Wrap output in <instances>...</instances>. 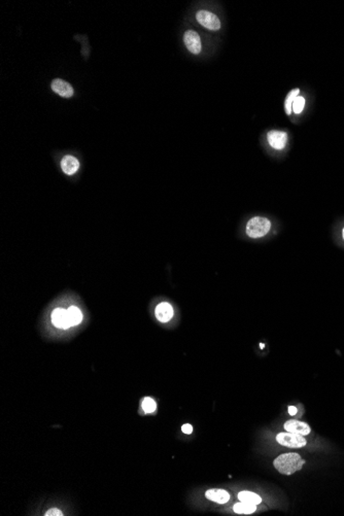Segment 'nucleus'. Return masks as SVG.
Instances as JSON below:
<instances>
[{"label": "nucleus", "mask_w": 344, "mask_h": 516, "mask_svg": "<svg viewBox=\"0 0 344 516\" xmlns=\"http://www.w3.org/2000/svg\"><path fill=\"white\" fill-rule=\"evenodd\" d=\"M299 93H300V89L296 88V89H293L285 97V100H284V111H285L286 114H288V116H291V113L293 112V108H292L293 102H294L295 98L298 96Z\"/></svg>", "instance_id": "13"}, {"label": "nucleus", "mask_w": 344, "mask_h": 516, "mask_svg": "<svg viewBox=\"0 0 344 516\" xmlns=\"http://www.w3.org/2000/svg\"><path fill=\"white\" fill-rule=\"evenodd\" d=\"M276 440L282 446L289 448H303L307 445V440L302 435L285 432L279 433L276 436Z\"/></svg>", "instance_id": "4"}, {"label": "nucleus", "mask_w": 344, "mask_h": 516, "mask_svg": "<svg viewBox=\"0 0 344 516\" xmlns=\"http://www.w3.org/2000/svg\"><path fill=\"white\" fill-rule=\"evenodd\" d=\"M184 42L186 48L194 55H198L201 52L202 45L199 34L194 30H187L184 34Z\"/></svg>", "instance_id": "6"}, {"label": "nucleus", "mask_w": 344, "mask_h": 516, "mask_svg": "<svg viewBox=\"0 0 344 516\" xmlns=\"http://www.w3.org/2000/svg\"><path fill=\"white\" fill-rule=\"evenodd\" d=\"M267 141L272 149L281 151L288 143V133L279 130H271L267 133Z\"/></svg>", "instance_id": "5"}, {"label": "nucleus", "mask_w": 344, "mask_h": 516, "mask_svg": "<svg viewBox=\"0 0 344 516\" xmlns=\"http://www.w3.org/2000/svg\"><path fill=\"white\" fill-rule=\"evenodd\" d=\"M156 318L161 323H168L172 318H174V307H172L168 302H162L160 303L155 310Z\"/></svg>", "instance_id": "10"}, {"label": "nucleus", "mask_w": 344, "mask_h": 516, "mask_svg": "<svg viewBox=\"0 0 344 516\" xmlns=\"http://www.w3.org/2000/svg\"><path fill=\"white\" fill-rule=\"evenodd\" d=\"M205 496H206V498L208 500H210L212 502H216V503H219V504H225L229 500H230V495H229V493H227L224 490H219V489L208 490L206 492Z\"/></svg>", "instance_id": "12"}, {"label": "nucleus", "mask_w": 344, "mask_h": 516, "mask_svg": "<svg viewBox=\"0 0 344 516\" xmlns=\"http://www.w3.org/2000/svg\"><path fill=\"white\" fill-rule=\"evenodd\" d=\"M182 431L185 433V434H191L193 432V426L189 423H186L182 426Z\"/></svg>", "instance_id": "20"}, {"label": "nucleus", "mask_w": 344, "mask_h": 516, "mask_svg": "<svg viewBox=\"0 0 344 516\" xmlns=\"http://www.w3.org/2000/svg\"><path fill=\"white\" fill-rule=\"evenodd\" d=\"M284 428L286 432L302 435V436H308L311 434V428L307 423H305L303 421L295 420V419H291V420L286 421L284 423Z\"/></svg>", "instance_id": "9"}, {"label": "nucleus", "mask_w": 344, "mask_h": 516, "mask_svg": "<svg viewBox=\"0 0 344 516\" xmlns=\"http://www.w3.org/2000/svg\"><path fill=\"white\" fill-rule=\"evenodd\" d=\"M52 323L59 329H68L71 327L67 310L64 308H56L52 313Z\"/></svg>", "instance_id": "8"}, {"label": "nucleus", "mask_w": 344, "mask_h": 516, "mask_svg": "<svg viewBox=\"0 0 344 516\" xmlns=\"http://www.w3.org/2000/svg\"><path fill=\"white\" fill-rule=\"evenodd\" d=\"M341 237H342V240L344 241V227L342 228V231H341Z\"/></svg>", "instance_id": "22"}, {"label": "nucleus", "mask_w": 344, "mask_h": 516, "mask_svg": "<svg viewBox=\"0 0 344 516\" xmlns=\"http://www.w3.org/2000/svg\"><path fill=\"white\" fill-rule=\"evenodd\" d=\"M297 412H298V410H297V408H296L295 406H290V407H289V413H290V415H296V414H297Z\"/></svg>", "instance_id": "21"}, {"label": "nucleus", "mask_w": 344, "mask_h": 516, "mask_svg": "<svg viewBox=\"0 0 344 516\" xmlns=\"http://www.w3.org/2000/svg\"><path fill=\"white\" fill-rule=\"evenodd\" d=\"M304 107H305V98H304L303 96L298 95V96L295 98L294 102H293V106H292L293 111H294L296 114H299V113H301V112L303 111Z\"/></svg>", "instance_id": "17"}, {"label": "nucleus", "mask_w": 344, "mask_h": 516, "mask_svg": "<svg viewBox=\"0 0 344 516\" xmlns=\"http://www.w3.org/2000/svg\"><path fill=\"white\" fill-rule=\"evenodd\" d=\"M61 168L67 176H72L79 168L78 160L73 156H65L61 161Z\"/></svg>", "instance_id": "11"}, {"label": "nucleus", "mask_w": 344, "mask_h": 516, "mask_svg": "<svg viewBox=\"0 0 344 516\" xmlns=\"http://www.w3.org/2000/svg\"><path fill=\"white\" fill-rule=\"evenodd\" d=\"M196 20L197 22L203 26L204 28H206V29L208 30H212V31H218L221 29V20L219 19V17L211 13V12H208V11H199L197 14H196Z\"/></svg>", "instance_id": "3"}, {"label": "nucleus", "mask_w": 344, "mask_h": 516, "mask_svg": "<svg viewBox=\"0 0 344 516\" xmlns=\"http://www.w3.org/2000/svg\"><path fill=\"white\" fill-rule=\"evenodd\" d=\"M271 222L264 217H253L251 218L245 227L246 235L249 238L257 239L266 236L271 230Z\"/></svg>", "instance_id": "2"}, {"label": "nucleus", "mask_w": 344, "mask_h": 516, "mask_svg": "<svg viewBox=\"0 0 344 516\" xmlns=\"http://www.w3.org/2000/svg\"><path fill=\"white\" fill-rule=\"evenodd\" d=\"M157 408V404L152 398H146L142 402V409L147 413H153Z\"/></svg>", "instance_id": "18"}, {"label": "nucleus", "mask_w": 344, "mask_h": 516, "mask_svg": "<svg viewBox=\"0 0 344 516\" xmlns=\"http://www.w3.org/2000/svg\"><path fill=\"white\" fill-rule=\"evenodd\" d=\"M51 87L56 94H58L64 98H70L73 96L74 93L72 85L61 78H55L51 83Z\"/></svg>", "instance_id": "7"}, {"label": "nucleus", "mask_w": 344, "mask_h": 516, "mask_svg": "<svg viewBox=\"0 0 344 516\" xmlns=\"http://www.w3.org/2000/svg\"><path fill=\"white\" fill-rule=\"evenodd\" d=\"M67 313H68V318H69L71 327L72 326H76V325H78L81 322V320H82V313L79 310V308H77L75 306H70L67 309Z\"/></svg>", "instance_id": "15"}, {"label": "nucleus", "mask_w": 344, "mask_h": 516, "mask_svg": "<svg viewBox=\"0 0 344 516\" xmlns=\"http://www.w3.org/2000/svg\"><path fill=\"white\" fill-rule=\"evenodd\" d=\"M238 498L241 502L250 505H257L262 502V499L259 496L250 492H241L239 493Z\"/></svg>", "instance_id": "14"}, {"label": "nucleus", "mask_w": 344, "mask_h": 516, "mask_svg": "<svg viewBox=\"0 0 344 516\" xmlns=\"http://www.w3.org/2000/svg\"><path fill=\"white\" fill-rule=\"evenodd\" d=\"M46 515H47V516H55V515H56V516H61V515H63V514H62V512H61L59 509L52 508V509H50L49 511H47Z\"/></svg>", "instance_id": "19"}, {"label": "nucleus", "mask_w": 344, "mask_h": 516, "mask_svg": "<svg viewBox=\"0 0 344 516\" xmlns=\"http://www.w3.org/2000/svg\"><path fill=\"white\" fill-rule=\"evenodd\" d=\"M255 510V505H250L246 503H237L234 505V511L238 514H250Z\"/></svg>", "instance_id": "16"}, {"label": "nucleus", "mask_w": 344, "mask_h": 516, "mask_svg": "<svg viewBox=\"0 0 344 516\" xmlns=\"http://www.w3.org/2000/svg\"><path fill=\"white\" fill-rule=\"evenodd\" d=\"M305 461L298 453H284L277 456L273 465L283 475H292L303 468Z\"/></svg>", "instance_id": "1"}]
</instances>
